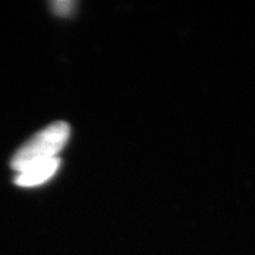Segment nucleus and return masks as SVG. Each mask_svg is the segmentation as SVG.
<instances>
[{
  "label": "nucleus",
  "mask_w": 255,
  "mask_h": 255,
  "mask_svg": "<svg viewBox=\"0 0 255 255\" xmlns=\"http://www.w3.org/2000/svg\"><path fill=\"white\" fill-rule=\"evenodd\" d=\"M75 5V2L71 1V0H57V1L51 2V7H52L53 12L56 14L62 15V17H65V15L71 13Z\"/></svg>",
  "instance_id": "nucleus-3"
},
{
  "label": "nucleus",
  "mask_w": 255,
  "mask_h": 255,
  "mask_svg": "<svg viewBox=\"0 0 255 255\" xmlns=\"http://www.w3.org/2000/svg\"><path fill=\"white\" fill-rule=\"evenodd\" d=\"M70 136V127L65 122H55L37 132L21 145L11 159V167L17 173L33 165L57 158Z\"/></svg>",
  "instance_id": "nucleus-1"
},
{
  "label": "nucleus",
  "mask_w": 255,
  "mask_h": 255,
  "mask_svg": "<svg viewBox=\"0 0 255 255\" xmlns=\"http://www.w3.org/2000/svg\"><path fill=\"white\" fill-rule=\"evenodd\" d=\"M59 164L60 159L58 157L36 164L33 167L26 169V170L18 173L17 176L14 177V182L17 186L20 187L39 186V184L50 180L56 174Z\"/></svg>",
  "instance_id": "nucleus-2"
}]
</instances>
